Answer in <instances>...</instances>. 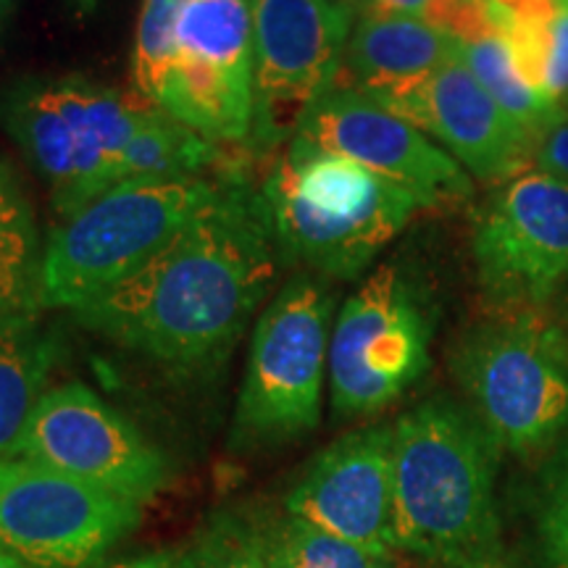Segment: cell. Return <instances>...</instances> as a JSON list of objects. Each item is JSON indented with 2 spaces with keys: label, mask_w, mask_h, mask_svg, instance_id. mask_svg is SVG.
Masks as SVG:
<instances>
[{
  "label": "cell",
  "mask_w": 568,
  "mask_h": 568,
  "mask_svg": "<svg viewBox=\"0 0 568 568\" xmlns=\"http://www.w3.org/2000/svg\"><path fill=\"white\" fill-rule=\"evenodd\" d=\"M397 556H400V552H393V556L382 558L379 564H376V568H410V566L406 564V560H400Z\"/></svg>",
  "instance_id": "obj_33"
},
{
  "label": "cell",
  "mask_w": 568,
  "mask_h": 568,
  "mask_svg": "<svg viewBox=\"0 0 568 568\" xmlns=\"http://www.w3.org/2000/svg\"><path fill=\"white\" fill-rule=\"evenodd\" d=\"M261 537L272 568H376L387 558L293 516L261 527Z\"/></svg>",
  "instance_id": "obj_21"
},
{
  "label": "cell",
  "mask_w": 568,
  "mask_h": 568,
  "mask_svg": "<svg viewBox=\"0 0 568 568\" xmlns=\"http://www.w3.org/2000/svg\"><path fill=\"white\" fill-rule=\"evenodd\" d=\"M190 0H145L134 40L132 80L138 95L155 101L176 59V27Z\"/></svg>",
  "instance_id": "obj_23"
},
{
  "label": "cell",
  "mask_w": 568,
  "mask_h": 568,
  "mask_svg": "<svg viewBox=\"0 0 568 568\" xmlns=\"http://www.w3.org/2000/svg\"><path fill=\"white\" fill-rule=\"evenodd\" d=\"M53 364L55 337L42 329L40 318L0 326V460L19 456Z\"/></svg>",
  "instance_id": "obj_17"
},
{
  "label": "cell",
  "mask_w": 568,
  "mask_h": 568,
  "mask_svg": "<svg viewBox=\"0 0 568 568\" xmlns=\"http://www.w3.org/2000/svg\"><path fill=\"white\" fill-rule=\"evenodd\" d=\"M450 368L500 453H550L568 435V335L545 311L481 316L453 345Z\"/></svg>",
  "instance_id": "obj_4"
},
{
  "label": "cell",
  "mask_w": 568,
  "mask_h": 568,
  "mask_svg": "<svg viewBox=\"0 0 568 568\" xmlns=\"http://www.w3.org/2000/svg\"><path fill=\"white\" fill-rule=\"evenodd\" d=\"M190 568H272L261 527L224 518L187 550Z\"/></svg>",
  "instance_id": "obj_25"
},
{
  "label": "cell",
  "mask_w": 568,
  "mask_h": 568,
  "mask_svg": "<svg viewBox=\"0 0 568 568\" xmlns=\"http://www.w3.org/2000/svg\"><path fill=\"white\" fill-rule=\"evenodd\" d=\"M368 3H372V11L414 17L450 32L471 0H368Z\"/></svg>",
  "instance_id": "obj_27"
},
{
  "label": "cell",
  "mask_w": 568,
  "mask_h": 568,
  "mask_svg": "<svg viewBox=\"0 0 568 568\" xmlns=\"http://www.w3.org/2000/svg\"><path fill=\"white\" fill-rule=\"evenodd\" d=\"M216 193L201 176L126 180L55 226L42 251L45 308H82L151 264Z\"/></svg>",
  "instance_id": "obj_5"
},
{
  "label": "cell",
  "mask_w": 568,
  "mask_h": 568,
  "mask_svg": "<svg viewBox=\"0 0 568 568\" xmlns=\"http://www.w3.org/2000/svg\"><path fill=\"white\" fill-rule=\"evenodd\" d=\"M105 568H190L187 550H159L145 552V556H134Z\"/></svg>",
  "instance_id": "obj_30"
},
{
  "label": "cell",
  "mask_w": 568,
  "mask_h": 568,
  "mask_svg": "<svg viewBox=\"0 0 568 568\" xmlns=\"http://www.w3.org/2000/svg\"><path fill=\"white\" fill-rule=\"evenodd\" d=\"M539 90L560 111L568 105V0H558L542 32Z\"/></svg>",
  "instance_id": "obj_26"
},
{
  "label": "cell",
  "mask_w": 568,
  "mask_h": 568,
  "mask_svg": "<svg viewBox=\"0 0 568 568\" xmlns=\"http://www.w3.org/2000/svg\"><path fill=\"white\" fill-rule=\"evenodd\" d=\"M479 284L500 308H539L568 276V184L539 169L497 184L474 226Z\"/></svg>",
  "instance_id": "obj_11"
},
{
  "label": "cell",
  "mask_w": 568,
  "mask_h": 568,
  "mask_svg": "<svg viewBox=\"0 0 568 568\" xmlns=\"http://www.w3.org/2000/svg\"><path fill=\"white\" fill-rule=\"evenodd\" d=\"M332 316L335 293L322 276L305 272L290 276L261 311L234 410V443L268 447L316 429L329 374Z\"/></svg>",
  "instance_id": "obj_7"
},
{
  "label": "cell",
  "mask_w": 568,
  "mask_h": 568,
  "mask_svg": "<svg viewBox=\"0 0 568 568\" xmlns=\"http://www.w3.org/2000/svg\"><path fill=\"white\" fill-rule=\"evenodd\" d=\"M429 339L422 290L393 264L376 268L332 324V410L358 418L393 406L429 366Z\"/></svg>",
  "instance_id": "obj_8"
},
{
  "label": "cell",
  "mask_w": 568,
  "mask_h": 568,
  "mask_svg": "<svg viewBox=\"0 0 568 568\" xmlns=\"http://www.w3.org/2000/svg\"><path fill=\"white\" fill-rule=\"evenodd\" d=\"M261 190L216 184L209 205L138 274L71 311L92 335L180 376L216 372L280 274Z\"/></svg>",
  "instance_id": "obj_1"
},
{
  "label": "cell",
  "mask_w": 568,
  "mask_h": 568,
  "mask_svg": "<svg viewBox=\"0 0 568 568\" xmlns=\"http://www.w3.org/2000/svg\"><path fill=\"white\" fill-rule=\"evenodd\" d=\"M253 132L261 148L295 138L318 98L337 88L351 6L337 0H251Z\"/></svg>",
  "instance_id": "obj_9"
},
{
  "label": "cell",
  "mask_w": 568,
  "mask_h": 568,
  "mask_svg": "<svg viewBox=\"0 0 568 568\" xmlns=\"http://www.w3.org/2000/svg\"><path fill=\"white\" fill-rule=\"evenodd\" d=\"M140 508L34 460H0V545L32 568L101 564L138 529Z\"/></svg>",
  "instance_id": "obj_10"
},
{
  "label": "cell",
  "mask_w": 568,
  "mask_h": 568,
  "mask_svg": "<svg viewBox=\"0 0 568 568\" xmlns=\"http://www.w3.org/2000/svg\"><path fill=\"white\" fill-rule=\"evenodd\" d=\"M216 159L213 140L190 130L151 101H142L138 124L122 159L119 182L184 180Z\"/></svg>",
  "instance_id": "obj_20"
},
{
  "label": "cell",
  "mask_w": 568,
  "mask_h": 568,
  "mask_svg": "<svg viewBox=\"0 0 568 568\" xmlns=\"http://www.w3.org/2000/svg\"><path fill=\"white\" fill-rule=\"evenodd\" d=\"M284 508L358 548L393 556V426H364L324 447Z\"/></svg>",
  "instance_id": "obj_14"
},
{
  "label": "cell",
  "mask_w": 568,
  "mask_h": 568,
  "mask_svg": "<svg viewBox=\"0 0 568 568\" xmlns=\"http://www.w3.org/2000/svg\"><path fill=\"white\" fill-rule=\"evenodd\" d=\"M145 506L166 487L161 450L82 382L51 387L34 408L19 456Z\"/></svg>",
  "instance_id": "obj_12"
},
{
  "label": "cell",
  "mask_w": 568,
  "mask_h": 568,
  "mask_svg": "<svg viewBox=\"0 0 568 568\" xmlns=\"http://www.w3.org/2000/svg\"><path fill=\"white\" fill-rule=\"evenodd\" d=\"M32 209L27 203L24 190L13 174V169L0 159V224L19 222V219H30Z\"/></svg>",
  "instance_id": "obj_29"
},
{
  "label": "cell",
  "mask_w": 568,
  "mask_h": 568,
  "mask_svg": "<svg viewBox=\"0 0 568 568\" xmlns=\"http://www.w3.org/2000/svg\"><path fill=\"white\" fill-rule=\"evenodd\" d=\"M337 3H345V6H355V3H358V0H337Z\"/></svg>",
  "instance_id": "obj_35"
},
{
  "label": "cell",
  "mask_w": 568,
  "mask_h": 568,
  "mask_svg": "<svg viewBox=\"0 0 568 568\" xmlns=\"http://www.w3.org/2000/svg\"><path fill=\"white\" fill-rule=\"evenodd\" d=\"M535 161L539 172H548L550 176L568 184V116H560L548 130L539 134L535 148Z\"/></svg>",
  "instance_id": "obj_28"
},
{
  "label": "cell",
  "mask_w": 568,
  "mask_h": 568,
  "mask_svg": "<svg viewBox=\"0 0 568 568\" xmlns=\"http://www.w3.org/2000/svg\"><path fill=\"white\" fill-rule=\"evenodd\" d=\"M456 42L458 59L477 77L481 88L537 140L564 113L558 105L550 103V98L542 90H537L524 77L508 40L489 21V13L485 24L464 34V38H456Z\"/></svg>",
  "instance_id": "obj_19"
},
{
  "label": "cell",
  "mask_w": 568,
  "mask_h": 568,
  "mask_svg": "<svg viewBox=\"0 0 568 568\" xmlns=\"http://www.w3.org/2000/svg\"><path fill=\"white\" fill-rule=\"evenodd\" d=\"M535 535L539 566L568 568V435L550 450L539 481Z\"/></svg>",
  "instance_id": "obj_24"
},
{
  "label": "cell",
  "mask_w": 568,
  "mask_h": 568,
  "mask_svg": "<svg viewBox=\"0 0 568 568\" xmlns=\"http://www.w3.org/2000/svg\"><path fill=\"white\" fill-rule=\"evenodd\" d=\"M42 251L34 219L0 224V326L40 318Z\"/></svg>",
  "instance_id": "obj_22"
},
{
  "label": "cell",
  "mask_w": 568,
  "mask_h": 568,
  "mask_svg": "<svg viewBox=\"0 0 568 568\" xmlns=\"http://www.w3.org/2000/svg\"><path fill=\"white\" fill-rule=\"evenodd\" d=\"M176 59L253 88L251 0H190L176 27Z\"/></svg>",
  "instance_id": "obj_18"
},
{
  "label": "cell",
  "mask_w": 568,
  "mask_h": 568,
  "mask_svg": "<svg viewBox=\"0 0 568 568\" xmlns=\"http://www.w3.org/2000/svg\"><path fill=\"white\" fill-rule=\"evenodd\" d=\"M142 101L84 77H32L0 92V124L69 216L119 184Z\"/></svg>",
  "instance_id": "obj_6"
},
{
  "label": "cell",
  "mask_w": 568,
  "mask_h": 568,
  "mask_svg": "<svg viewBox=\"0 0 568 568\" xmlns=\"http://www.w3.org/2000/svg\"><path fill=\"white\" fill-rule=\"evenodd\" d=\"M0 568H32V566H27L24 560L17 558L11 550H6L3 545H0Z\"/></svg>",
  "instance_id": "obj_32"
},
{
  "label": "cell",
  "mask_w": 568,
  "mask_h": 568,
  "mask_svg": "<svg viewBox=\"0 0 568 568\" xmlns=\"http://www.w3.org/2000/svg\"><path fill=\"white\" fill-rule=\"evenodd\" d=\"M456 51V38L435 24L400 13L368 11L353 27L339 74L343 80L337 84L364 92L387 109L416 90Z\"/></svg>",
  "instance_id": "obj_16"
},
{
  "label": "cell",
  "mask_w": 568,
  "mask_h": 568,
  "mask_svg": "<svg viewBox=\"0 0 568 568\" xmlns=\"http://www.w3.org/2000/svg\"><path fill=\"white\" fill-rule=\"evenodd\" d=\"M497 445L471 408L429 397L393 424V539L443 568L500 548Z\"/></svg>",
  "instance_id": "obj_2"
},
{
  "label": "cell",
  "mask_w": 568,
  "mask_h": 568,
  "mask_svg": "<svg viewBox=\"0 0 568 568\" xmlns=\"http://www.w3.org/2000/svg\"><path fill=\"white\" fill-rule=\"evenodd\" d=\"M387 111L443 142V151L477 180L506 182L535 159V134L481 88L458 51Z\"/></svg>",
  "instance_id": "obj_15"
},
{
  "label": "cell",
  "mask_w": 568,
  "mask_h": 568,
  "mask_svg": "<svg viewBox=\"0 0 568 568\" xmlns=\"http://www.w3.org/2000/svg\"><path fill=\"white\" fill-rule=\"evenodd\" d=\"M456 568H510L503 558V548H493L487 552H479V556L464 560V564Z\"/></svg>",
  "instance_id": "obj_31"
},
{
  "label": "cell",
  "mask_w": 568,
  "mask_h": 568,
  "mask_svg": "<svg viewBox=\"0 0 568 568\" xmlns=\"http://www.w3.org/2000/svg\"><path fill=\"white\" fill-rule=\"evenodd\" d=\"M558 293H564V297H566V303H568V276H566V282H564V284H560V290H558Z\"/></svg>",
  "instance_id": "obj_34"
},
{
  "label": "cell",
  "mask_w": 568,
  "mask_h": 568,
  "mask_svg": "<svg viewBox=\"0 0 568 568\" xmlns=\"http://www.w3.org/2000/svg\"><path fill=\"white\" fill-rule=\"evenodd\" d=\"M282 264L355 280L424 201L343 155L293 140L264 184Z\"/></svg>",
  "instance_id": "obj_3"
},
{
  "label": "cell",
  "mask_w": 568,
  "mask_h": 568,
  "mask_svg": "<svg viewBox=\"0 0 568 568\" xmlns=\"http://www.w3.org/2000/svg\"><path fill=\"white\" fill-rule=\"evenodd\" d=\"M293 140L361 163L368 172L416 193L426 205L471 195L468 174L450 153L358 90L337 84L318 98Z\"/></svg>",
  "instance_id": "obj_13"
},
{
  "label": "cell",
  "mask_w": 568,
  "mask_h": 568,
  "mask_svg": "<svg viewBox=\"0 0 568 568\" xmlns=\"http://www.w3.org/2000/svg\"><path fill=\"white\" fill-rule=\"evenodd\" d=\"M0 3H3V0H0Z\"/></svg>",
  "instance_id": "obj_36"
}]
</instances>
